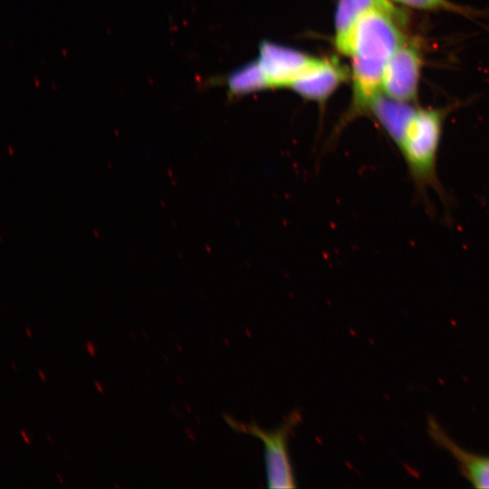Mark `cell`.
<instances>
[{
	"instance_id": "4",
	"label": "cell",
	"mask_w": 489,
	"mask_h": 489,
	"mask_svg": "<svg viewBox=\"0 0 489 489\" xmlns=\"http://www.w3.org/2000/svg\"><path fill=\"white\" fill-rule=\"evenodd\" d=\"M421 58L416 46L402 43L385 68L382 88L388 97L411 101L416 99L420 77Z\"/></svg>"
},
{
	"instance_id": "2",
	"label": "cell",
	"mask_w": 489,
	"mask_h": 489,
	"mask_svg": "<svg viewBox=\"0 0 489 489\" xmlns=\"http://www.w3.org/2000/svg\"><path fill=\"white\" fill-rule=\"evenodd\" d=\"M445 115L442 110H417L398 147L415 190L427 206L429 190H435L442 199L446 197L437 175Z\"/></svg>"
},
{
	"instance_id": "10",
	"label": "cell",
	"mask_w": 489,
	"mask_h": 489,
	"mask_svg": "<svg viewBox=\"0 0 489 489\" xmlns=\"http://www.w3.org/2000/svg\"><path fill=\"white\" fill-rule=\"evenodd\" d=\"M228 91L232 96H243L269 87L258 62H251L231 72L226 79Z\"/></svg>"
},
{
	"instance_id": "12",
	"label": "cell",
	"mask_w": 489,
	"mask_h": 489,
	"mask_svg": "<svg viewBox=\"0 0 489 489\" xmlns=\"http://www.w3.org/2000/svg\"><path fill=\"white\" fill-rule=\"evenodd\" d=\"M85 348H86V350H87V353L89 354V356H91V357H95L96 356L95 344L91 340H86Z\"/></svg>"
},
{
	"instance_id": "11",
	"label": "cell",
	"mask_w": 489,
	"mask_h": 489,
	"mask_svg": "<svg viewBox=\"0 0 489 489\" xmlns=\"http://www.w3.org/2000/svg\"><path fill=\"white\" fill-rule=\"evenodd\" d=\"M411 7L420 9L451 8L453 5L446 0H395Z\"/></svg>"
},
{
	"instance_id": "20",
	"label": "cell",
	"mask_w": 489,
	"mask_h": 489,
	"mask_svg": "<svg viewBox=\"0 0 489 489\" xmlns=\"http://www.w3.org/2000/svg\"><path fill=\"white\" fill-rule=\"evenodd\" d=\"M141 333H142L143 337H144L146 340H149V336H148L147 332H146L144 330H141Z\"/></svg>"
},
{
	"instance_id": "9",
	"label": "cell",
	"mask_w": 489,
	"mask_h": 489,
	"mask_svg": "<svg viewBox=\"0 0 489 489\" xmlns=\"http://www.w3.org/2000/svg\"><path fill=\"white\" fill-rule=\"evenodd\" d=\"M380 8L390 12L401 20L406 16L388 0H338L335 15V45L340 53H345L350 34L356 21L367 11Z\"/></svg>"
},
{
	"instance_id": "1",
	"label": "cell",
	"mask_w": 489,
	"mask_h": 489,
	"mask_svg": "<svg viewBox=\"0 0 489 489\" xmlns=\"http://www.w3.org/2000/svg\"><path fill=\"white\" fill-rule=\"evenodd\" d=\"M404 23L380 8L365 12L356 21L344 53L351 58L354 90L353 104L345 122L367 112L369 101L379 93L387 63L404 43L397 25Z\"/></svg>"
},
{
	"instance_id": "23",
	"label": "cell",
	"mask_w": 489,
	"mask_h": 489,
	"mask_svg": "<svg viewBox=\"0 0 489 489\" xmlns=\"http://www.w3.org/2000/svg\"><path fill=\"white\" fill-rule=\"evenodd\" d=\"M114 487L119 489V488H120V485L117 484H114Z\"/></svg>"
},
{
	"instance_id": "17",
	"label": "cell",
	"mask_w": 489,
	"mask_h": 489,
	"mask_svg": "<svg viewBox=\"0 0 489 489\" xmlns=\"http://www.w3.org/2000/svg\"><path fill=\"white\" fill-rule=\"evenodd\" d=\"M55 475H56V477L58 478L59 483H60L61 484H62V485H65V482H64V480H63L62 477L61 476V474H60L58 471L55 472Z\"/></svg>"
},
{
	"instance_id": "7",
	"label": "cell",
	"mask_w": 489,
	"mask_h": 489,
	"mask_svg": "<svg viewBox=\"0 0 489 489\" xmlns=\"http://www.w3.org/2000/svg\"><path fill=\"white\" fill-rule=\"evenodd\" d=\"M428 433L436 443L445 448L456 461L461 474L477 488H489V456L471 453L457 445L439 427L428 419Z\"/></svg>"
},
{
	"instance_id": "14",
	"label": "cell",
	"mask_w": 489,
	"mask_h": 489,
	"mask_svg": "<svg viewBox=\"0 0 489 489\" xmlns=\"http://www.w3.org/2000/svg\"><path fill=\"white\" fill-rule=\"evenodd\" d=\"M93 383H94V386L96 388V390L99 393H103L104 392L103 387H102L101 383L99 381V379H94Z\"/></svg>"
},
{
	"instance_id": "15",
	"label": "cell",
	"mask_w": 489,
	"mask_h": 489,
	"mask_svg": "<svg viewBox=\"0 0 489 489\" xmlns=\"http://www.w3.org/2000/svg\"><path fill=\"white\" fill-rule=\"evenodd\" d=\"M37 374H38V377L40 378V379L42 381H43V382L47 381V378L45 376V373L43 372V370L42 369H37Z\"/></svg>"
},
{
	"instance_id": "13",
	"label": "cell",
	"mask_w": 489,
	"mask_h": 489,
	"mask_svg": "<svg viewBox=\"0 0 489 489\" xmlns=\"http://www.w3.org/2000/svg\"><path fill=\"white\" fill-rule=\"evenodd\" d=\"M20 435L22 436L23 441L25 445L30 446L31 445V439L26 434V431L24 428L20 429Z\"/></svg>"
},
{
	"instance_id": "19",
	"label": "cell",
	"mask_w": 489,
	"mask_h": 489,
	"mask_svg": "<svg viewBox=\"0 0 489 489\" xmlns=\"http://www.w3.org/2000/svg\"><path fill=\"white\" fill-rule=\"evenodd\" d=\"M10 363H11L12 369L14 371H17V367H16V364L14 363V361L12 360Z\"/></svg>"
},
{
	"instance_id": "6",
	"label": "cell",
	"mask_w": 489,
	"mask_h": 489,
	"mask_svg": "<svg viewBox=\"0 0 489 489\" xmlns=\"http://www.w3.org/2000/svg\"><path fill=\"white\" fill-rule=\"evenodd\" d=\"M348 76V71L336 58H315L290 87L304 99L323 103Z\"/></svg>"
},
{
	"instance_id": "5",
	"label": "cell",
	"mask_w": 489,
	"mask_h": 489,
	"mask_svg": "<svg viewBox=\"0 0 489 489\" xmlns=\"http://www.w3.org/2000/svg\"><path fill=\"white\" fill-rule=\"evenodd\" d=\"M314 60L299 50L267 41L259 49L258 62L269 87H290Z\"/></svg>"
},
{
	"instance_id": "16",
	"label": "cell",
	"mask_w": 489,
	"mask_h": 489,
	"mask_svg": "<svg viewBox=\"0 0 489 489\" xmlns=\"http://www.w3.org/2000/svg\"><path fill=\"white\" fill-rule=\"evenodd\" d=\"M24 331H25V333H26L27 337L29 339H32L33 338V333H32L31 328L28 325H24Z\"/></svg>"
},
{
	"instance_id": "21",
	"label": "cell",
	"mask_w": 489,
	"mask_h": 489,
	"mask_svg": "<svg viewBox=\"0 0 489 489\" xmlns=\"http://www.w3.org/2000/svg\"><path fill=\"white\" fill-rule=\"evenodd\" d=\"M129 334L131 335V338H132L133 340H137V338H136L134 332H133L131 330H129Z\"/></svg>"
},
{
	"instance_id": "22",
	"label": "cell",
	"mask_w": 489,
	"mask_h": 489,
	"mask_svg": "<svg viewBox=\"0 0 489 489\" xmlns=\"http://www.w3.org/2000/svg\"><path fill=\"white\" fill-rule=\"evenodd\" d=\"M162 357H163L165 361H168V357L165 353L162 354Z\"/></svg>"
},
{
	"instance_id": "8",
	"label": "cell",
	"mask_w": 489,
	"mask_h": 489,
	"mask_svg": "<svg viewBox=\"0 0 489 489\" xmlns=\"http://www.w3.org/2000/svg\"><path fill=\"white\" fill-rule=\"evenodd\" d=\"M417 109L407 101L377 94L369 101L367 112H369L383 129L386 135L398 148L407 126Z\"/></svg>"
},
{
	"instance_id": "18",
	"label": "cell",
	"mask_w": 489,
	"mask_h": 489,
	"mask_svg": "<svg viewBox=\"0 0 489 489\" xmlns=\"http://www.w3.org/2000/svg\"><path fill=\"white\" fill-rule=\"evenodd\" d=\"M45 436H46V437H47V440H48L50 443H53V442L52 436H50L49 431H45Z\"/></svg>"
},
{
	"instance_id": "3",
	"label": "cell",
	"mask_w": 489,
	"mask_h": 489,
	"mask_svg": "<svg viewBox=\"0 0 489 489\" xmlns=\"http://www.w3.org/2000/svg\"><path fill=\"white\" fill-rule=\"evenodd\" d=\"M225 419L235 431L254 436L264 443L268 487H296L288 452V441L290 435L301 421L298 411H292L279 427L272 431L264 430L254 423H239L231 417L226 416Z\"/></svg>"
}]
</instances>
